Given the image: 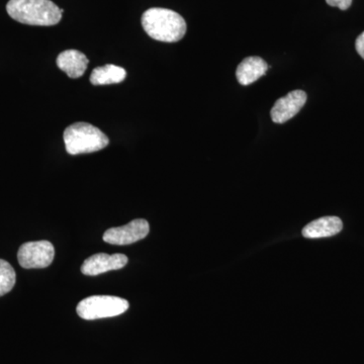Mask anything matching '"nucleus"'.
I'll use <instances>...</instances> for the list:
<instances>
[{
	"mask_svg": "<svg viewBox=\"0 0 364 364\" xmlns=\"http://www.w3.org/2000/svg\"><path fill=\"white\" fill-rule=\"evenodd\" d=\"M55 249L49 241L26 242L18 249V260L26 269L45 268L54 260Z\"/></svg>",
	"mask_w": 364,
	"mask_h": 364,
	"instance_id": "obj_5",
	"label": "nucleus"
},
{
	"mask_svg": "<svg viewBox=\"0 0 364 364\" xmlns=\"http://www.w3.org/2000/svg\"><path fill=\"white\" fill-rule=\"evenodd\" d=\"M128 263V257L124 254L98 253L91 256L83 262L81 272L85 275L95 277L111 270L122 269Z\"/></svg>",
	"mask_w": 364,
	"mask_h": 364,
	"instance_id": "obj_8",
	"label": "nucleus"
},
{
	"mask_svg": "<svg viewBox=\"0 0 364 364\" xmlns=\"http://www.w3.org/2000/svg\"><path fill=\"white\" fill-rule=\"evenodd\" d=\"M127 299L114 296H92L78 304L77 314L85 320L117 317L127 312L129 309Z\"/></svg>",
	"mask_w": 364,
	"mask_h": 364,
	"instance_id": "obj_4",
	"label": "nucleus"
},
{
	"mask_svg": "<svg viewBox=\"0 0 364 364\" xmlns=\"http://www.w3.org/2000/svg\"><path fill=\"white\" fill-rule=\"evenodd\" d=\"M68 154L79 155L97 152L109 145V140L104 132L88 123H75L67 127L63 134Z\"/></svg>",
	"mask_w": 364,
	"mask_h": 364,
	"instance_id": "obj_3",
	"label": "nucleus"
},
{
	"mask_svg": "<svg viewBox=\"0 0 364 364\" xmlns=\"http://www.w3.org/2000/svg\"><path fill=\"white\" fill-rule=\"evenodd\" d=\"M269 68L267 62L260 57H248L239 64L236 77L241 85L247 86L264 76Z\"/></svg>",
	"mask_w": 364,
	"mask_h": 364,
	"instance_id": "obj_11",
	"label": "nucleus"
},
{
	"mask_svg": "<svg viewBox=\"0 0 364 364\" xmlns=\"http://www.w3.org/2000/svg\"><path fill=\"white\" fill-rule=\"evenodd\" d=\"M127 76V71L123 67L107 65L93 69L90 75V82L93 85H117L123 82Z\"/></svg>",
	"mask_w": 364,
	"mask_h": 364,
	"instance_id": "obj_12",
	"label": "nucleus"
},
{
	"mask_svg": "<svg viewBox=\"0 0 364 364\" xmlns=\"http://www.w3.org/2000/svg\"><path fill=\"white\" fill-rule=\"evenodd\" d=\"M149 231V223L144 219H136L124 226L107 230L102 239L112 245H130L146 238Z\"/></svg>",
	"mask_w": 364,
	"mask_h": 364,
	"instance_id": "obj_6",
	"label": "nucleus"
},
{
	"mask_svg": "<svg viewBox=\"0 0 364 364\" xmlns=\"http://www.w3.org/2000/svg\"><path fill=\"white\" fill-rule=\"evenodd\" d=\"M306 98L308 97L304 90H294L280 97L270 112L273 123L284 124L293 119L306 105Z\"/></svg>",
	"mask_w": 364,
	"mask_h": 364,
	"instance_id": "obj_7",
	"label": "nucleus"
},
{
	"mask_svg": "<svg viewBox=\"0 0 364 364\" xmlns=\"http://www.w3.org/2000/svg\"><path fill=\"white\" fill-rule=\"evenodd\" d=\"M142 26L149 37L165 43L178 42L188 28L181 14L160 7H153L143 14Z\"/></svg>",
	"mask_w": 364,
	"mask_h": 364,
	"instance_id": "obj_1",
	"label": "nucleus"
},
{
	"mask_svg": "<svg viewBox=\"0 0 364 364\" xmlns=\"http://www.w3.org/2000/svg\"><path fill=\"white\" fill-rule=\"evenodd\" d=\"M16 282V272L7 261L0 259V296L9 294Z\"/></svg>",
	"mask_w": 364,
	"mask_h": 364,
	"instance_id": "obj_13",
	"label": "nucleus"
},
{
	"mask_svg": "<svg viewBox=\"0 0 364 364\" xmlns=\"http://www.w3.org/2000/svg\"><path fill=\"white\" fill-rule=\"evenodd\" d=\"M355 48L361 58L364 59V32L356 39Z\"/></svg>",
	"mask_w": 364,
	"mask_h": 364,
	"instance_id": "obj_15",
	"label": "nucleus"
},
{
	"mask_svg": "<svg viewBox=\"0 0 364 364\" xmlns=\"http://www.w3.org/2000/svg\"><path fill=\"white\" fill-rule=\"evenodd\" d=\"M90 60L77 50H66L59 54L57 66L72 79L80 78L87 69Z\"/></svg>",
	"mask_w": 364,
	"mask_h": 364,
	"instance_id": "obj_9",
	"label": "nucleus"
},
{
	"mask_svg": "<svg viewBox=\"0 0 364 364\" xmlns=\"http://www.w3.org/2000/svg\"><path fill=\"white\" fill-rule=\"evenodd\" d=\"M343 229V223L338 217H323L304 228L301 234L305 238L320 239L334 236Z\"/></svg>",
	"mask_w": 364,
	"mask_h": 364,
	"instance_id": "obj_10",
	"label": "nucleus"
},
{
	"mask_svg": "<svg viewBox=\"0 0 364 364\" xmlns=\"http://www.w3.org/2000/svg\"><path fill=\"white\" fill-rule=\"evenodd\" d=\"M330 6L338 7L341 11H346L351 6L352 0H326Z\"/></svg>",
	"mask_w": 364,
	"mask_h": 364,
	"instance_id": "obj_14",
	"label": "nucleus"
},
{
	"mask_svg": "<svg viewBox=\"0 0 364 364\" xmlns=\"http://www.w3.org/2000/svg\"><path fill=\"white\" fill-rule=\"evenodd\" d=\"M6 11L18 23L41 26L57 25L64 13L51 0H9Z\"/></svg>",
	"mask_w": 364,
	"mask_h": 364,
	"instance_id": "obj_2",
	"label": "nucleus"
}]
</instances>
